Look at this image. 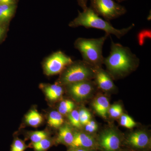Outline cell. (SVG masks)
<instances>
[{"instance_id":"obj_1","label":"cell","mask_w":151,"mask_h":151,"mask_svg":"<svg viewBox=\"0 0 151 151\" xmlns=\"http://www.w3.org/2000/svg\"><path fill=\"white\" fill-rule=\"evenodd\" d=\"M139 63V59L130 48L111 40L110 54L103 60L110 75L122 77L134 70Z\"/></svg>"},{"instance_id":"obj_2","label":"cell","mask_w":151,"mask_h":151,"mask_svg":"<svg viewBox=\"0 0 151 151\" xmlns=\"http://www.w3.org/2000/svg\"><path fill=\"white\" fill-rule=\"evenodd\" d=\"M69 25L71 27L81 26L102 30L109 35H113L119 39L127 34L135 26L133 24L129 27L117 29L113 27L109 21L103 19L88 7L82 12L79 11L77 17L70 22Z\"/></svg>"},{"instance_id":"obj_3","label":"cell","mask_w":151,"mask_h":151,"mask_svg":"<svg viewBox=\"0 0 151 151\" xmlns=\"http://www.w3.org/2000/svg\"><path fill=\"white\" fill-rule=\"evenodd\" d=\"M109 35L98 38H78L76 40L74 46L80 52L83 61L94 68L101 67L103 63V45Z\"/></svg>"},{"instance_id":"obj_4","label":"cell","mask_w":151,"mask_h":151,"mask_svg":"<svg viewBox=\"0 0 151 151\" xmlns=\"http://www.w3.org/2000/svg\"><path fill=\"white\" fill-rule=\"evenodd\" d=\"M63 70L60 81L66 85L89 81L94 77L95 75V68L83 60L73 61Z\"/></svg>"},{"instance_id":"obj_5","label":"cell","mask_w":151,"mask_h":151,"mask_svg":"<svg viewBox=\"0 0 151 151\" xmlns=\"http://www.w3.org/2000/svg\"><path fill=\"white\" fill-rule=\"evenodd\" d=\"M106 21L119 18L127 13V9L113 0H90L89 7Z\"/></svg>"},{"instance_id":"obj_6","label":"cell","mask_w":151,"mask_h":151,"mask_svg":"<svg viewBox=\"0 0 151 151\" xmlns=\"http://www.w3.org/2000/svg\"><path fill=\"white\" fill-rule=\"evenodd\" d=\"M73 62L70 57L63 52H56L45 60L43 66L45 72L48 76L58 74Z\"/></svg>"},{"instance_id":"obj_7","label":"cell","mask_w":151,"mask_h":151,"mask_svg":"<svg viewBox=\"0 0 151 151\" xmlns=\"http://www.w3.org/2000/svg\"><path fill=\"white\" fill-rule=\"evenodd\" d=\"M99 142L105 151H117L121 145V140L119 135L112 130L103 132L100 135Z\"/></svg>"},{"instance_id":"obj_8","label":"cell","mask_w":151,"mask_h":151,"mask_svg":"<svg viewBox=\"0 0 151 151\" xmlns=\"http://www.w3.org/2000/svg\"><path fill=\"white\" fill-rule=\"evenodd\" d=\"M67 86L69 92L76 99L78 100H83L88 97L94 88L90 80L68 84Z\"/></svg>"},{"instance_id":"obj_9","label":"cell","mask_w":151,"mask_h":151,"mask_svg":"<svg viewBox=\"0 0 151 151\" xmlns=\"http://www.w3.org/2000/svg\"><path fill=\"white\" fill-rule=\"evenodd\" d=\"M94 77L96 84L100 89L108 91L115 88V85L111 75L101 67L95 68Z\"/></svg>"},{"instance_id":"obj_10","label":"cell","mask_w":151,"mask_h":151,"mask_svg":"<svg viewBox=\"0 0 151 151\" xmlns=\"http://www.w3.org/2000/svg\"><path fill=\"white\" fill-rule=\"evenodd\" d=\"M127 142L134 147L143 149L148 145L150 139L148 135L145 132L138 131L131 134L128 137Z\"/></svg>"},{"instance_id":"obj_11","label":"cell","mask_w":151,"mask_h":151,"mask_svg":"<svg viewBox=\"0 0 151 151\" xmlns=\"http://www.w3.org/2000/svg\"><path fill=\"white\" fill-rule=\"evenodd\" d=\"M94 145V139L92 136L85 133H76L70 146L73 148H90Z\"/></svg>"},{"instance_id":"obj_12","label":"cell","mask_w":151,"mask_h":151,"mask_svg":"<svg viewBox=\"0 0 151 151\" xmlns=\"http://www.w3.org/2000/svg\"><path fill=\"white\" fill-rule=\"evenodd\" d=\"M93 107L98 114L105 118L108 113L110 103L107 97L100 96L94 100L93 103Z\"/></svg>"},{"instance_id":"obj_13","label":"cell","mask_w":151,"mask_h":151,"mask_svg":"<svg viewBox=\"0 0 151 151\" xmlns=\"http://www.w3.org/2000/svg\"><path fill=\"white\" fill-rule=\"evenodd\" d=\"M16 8L17 4H0V23L6 25L13 16Z\"/></svg>"},{"instance_id":"obj_14","label":"cell","mask_w":151,"mask_h":151,"mask_svg":"<svg viewBox=\"0 0 151 151\" xmlns=\"http://www.w3.org/2000/svg\"><path fill=\"white\" fill-rule=\"evenodd\" d=\"M73 137L74 134L72 133L70 127L67 125H65L60 129L56 141L58 143H63L70 146L73 142Z\"/></svg>"},{"instance_id":"obj_15","label":"cell","mask_w":151,"mask_h":151,"mask_svg":"<svg viewBox=\"0 0 151 151\" xmlns=\"http://www.w3.org/2000/svg\"><path fill=\"white\" fill-rule=\"evenodd\" d=\"M44 91L47 97L51 101L58 100L63 93L62 86L56 84L46 86Z\"/></svg>"},{"instance_id":"obj_16","label":"cell","mask_w":151,"mask_h":151,"mask_svg":"<svg viewBox=\"0 0 151 151\" xmlns=\"http://www.w3.org/2000/svg\"><path fill=\"white\" fill-rule=\"evenodd\" d=\"M25 121L29 126L36 128L42 124L43 118L37 111L32 110L26 116Z\"/></svg>"},{"instance_id":"obj_17","label":"cell","mask_w":151,"mask_h":151,"mask_svg":"<svg viewBox=\"0 0 151 151\" xmlns=\"http://www.w3.org/2000/svg\"><path fill=\"white\" fill-rule=\"evenodd\" d=\"M64 120L59 112L53 111L50 113L47 123L50 127L55 128H59L63 124Z\"/></svg>"},{"instance_id":"obj_18","label":"cell","mask_w":151,"mask_h":151,"mask_svg":"<svg viewBox=\"0 0 151 151\" xmlns=\"http://www.w3.org/2000/svg\"><path fill=\"white\" fill-rule=\"evenodd\" d=\"M74 103L69 100H65L60 103L58 108V112L61 114L65 115L70 113L74 108Z\"/></svg>"},{"instance_id":"obj_19","label":"cell","mask_w":151,"mask_h":151,"mask_svg":"<svg viewBox=\"0 0 151 151\" xmlns=\"http://www.w3.org/2000/svg\"><path fill=\"white\" fill-rule=\"evenodd\" d=\"M120 124L123 127L129 129L134 128L137 124L132 117L127 114H122L121 116Z\"/></svg>"},{"instance_id":"obj_20","label":"cell","mask_w":151,"mask_h":151,"mask_svg":"<svg viewBox=\"0 0 151 151\" xmlns=\"http://www.w3.org/2000/svg\"><path fill=\"white\" fill-rule=\"evenodd\" d=\"M51 146V142L47 138L38 142L33 143L34 148L37 151H44L47 150Z\"/></svg>"},{"instance_id":"obj_21","label":"cell","mask_w":151,"mask_h":151,"mask_svg":"<svg viewBox=\"0 0 151 151\" xmlns=\"http://www.w3.org/2000/svg\"><path fill=\"white\" fill-rule=\"evenodd\" d=\"M68 119L70 124L73 127L77 128H80L81 127V123L79 120V113L77 110H73L68 116Z\"/></svg>"},{"instance_id":"obj_22","label":"cell","mask_w":151,"mask_h":151,"mask_svg":"<svg viewBox=\"0 0 151 151\" xmlns=\"http://www.w3.org/2000/svg\"><path fill=\"white\" fill-rule=\"evenodd\" d=\"M123 112L122 106L119 104H115L109 108L108 113L112 118H117L122 116Z\"/></svg>"},{"instance_id":"obj_23","label":"cell","mask_w":151,"mask_h":151,"mask_svg":"<svg viewBox=\"0 0 151 151\" xmlns=\"http://www.w3.org/2000/svg\"><path fill=\"white\" fill-rule=\"evenodd\" d=\"M47 134L44 131H37L33 132L31 135L30 139L33 143L38 142L42 140L47 138Z\"/></svg>"},{"instance_id":"obj_24","label":"cell","mask_w":151,"mask_h":151,"mask_svg":"<svg viewBox=\"0 0 151 151\" xmlns=\"http://www.w3.org/2000/svg\"><path fill=\"white\" fill-rule=\"evenodd\" d=\"M79 120L81 125H85L90 121L91 115L86 109H82L78 112Z\"/></svg>"},{"instance_id":"obj_25","label":"cell","mask_w":151,"mask_h":151,"mask_svg":"<svg viewBox=\"0 0 151 151\" xmlns=\"http://www.w3.org/2000/svg\"><path fill=\"white\" fill-rule=\"evenodd\" d=\"M26 147L24 142L21 140H16L12 146L11 151H24Z\"/></svg>"},{"instance_id":"obj_26","label":"cell","mask_w":151,"mask_h":151,"mask_svg":"<svg viewBox=\"0 0 151 151\" xmlns=\"http://www.w3.org/2000/svg\"><path fill=\"white\" fill-rule=\"evenodd\" d=\"M151 37L150 30L147 29L144 30L139 33L138 35V41H139V44L140 45H143L145 39L147 38Z\"/></svg>"},{"instance_id":"obj_27","label":"cell","mask_w":151,"mask_h":151,"mask_svg":"<svg viewBox=\"0 0 151 151\" xmlns=\"http://www.w3.org/2000/svg\"><path fill=\"white\" fill-rule=\"evenodd\" d=\"M98 128L97 124L94 121H90L85 125V130L86 132L92 133L97 131Z\"/></svg>"},{"instance_id":"obj_28","label":"cell","mask_w":151,"mask_h":151,"mask_svg":"<svg viewBox=\"0 0 151 151\" xmlns=\"http://www.w3.org/2000/svg\"><path fill=\"white\" fill-rule=\"evenodd\" d=\"M6 31V25L0 23V43L4 40L5 37Z\"/></svg>"},{"instance_id":"obj_29","label":"cell","mask_w":151,"mask_h":151,"mask_svg":"<svg viewBox=\"0 0 151 151\" xmlns=\"http://www.w3.org/2000/svg\"><path fill=\"white\" fill-rule=\"evenodd\" d=\"M88 1V0H77L78 4L83 9V10L88 7L87 6Z\"/></svg>"},{"instance_id":"obj_30","label":"cell","mask_w":151,"mask_h":151,"mask_svg":"<svg viewBox=\"0 0 151 151\" xmlns=\"http://www.w3.org/2000/svg\"><path fill=\"white\" fill-rule=\"evenodd\" d=\"M17 0H0V4H17Z\"/></svg>"},{"instance_id":"obj_31","label":"cell","mask_w":151,"mask_h":151,"mask_svg":"<svg viewBox=\"0 0 151 151\" xmlns=\"http://www.w3.org/2000/svg\"><path fill=\"white\" fill-rule=\"evenodd\" d=\"M70 151H89L86 149L81 148H76V149H73Z\"/></svg>"},{"instance_id":"obj_32","label":"cell","mask_w":151,"mask_h":151,"mask_svg":"<svg viewBox=\"0 0 151 151\" xmlns=\"http://www.w3.org/2000/svg\"><path fill=\"white\" fill-rule=\"evenodd\" d=\"M118 2H122L124 1H127V0H116Z\"/></svg>"}]
</instances>
